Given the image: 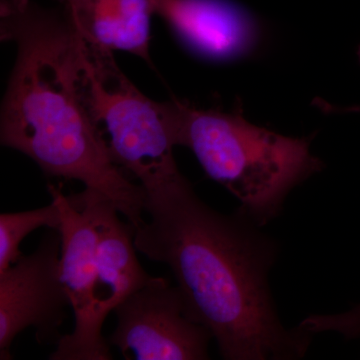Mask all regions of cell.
Here are the masks:
<instances>
[{
	"instance_id": "8992f818",
	"label": "cell",
	"mask_w": 360,
	"mask_h": 360,
	"mask_svg": "<svg viewBox=\"0 0 360 360\" xmlns=\"http://www.w3.org/2000/svg\"><path fill=\"white\" fill-rule=\"evenodd\" d=\"M117 326L108 342L125 359H210L213 336L187 307L179 286L153 277L115 309Z\"/></svg>"
},
{
	"instance_id": "30bf717a",
	"label": "cell",
	"mask_w": 360,
	"mask_h": 360,
	"mask_svg": "<svg viewBox=\"0 0 360 360\" xmlns=\"http://www.w3.org/2000/svg\"><path fill=\"white\" fill-rule=\"evenodd\" d=\"M60 210L56 200L51 205L27 212L1 213L0 215V272L8 269L22 255L23 239L40 227L58 229Z\"/></svg>"
},
{
	"instance_id": "5b68a950",
	"label": "cell",
	"mask_w": 360,
	"mask_h": 360,
	"mask_svg": "<svg viewBox=\"0 0 360 360\" xmlns=\"http://www.w3.org/2000/svg\"><path fill=\"white\" fill-rule=\"evenodd\" d=\"M49 191L60 210V277L75 319L72 333L61 336L49 359L111 360L110 342L103 335L106 316L101 307L96 226L73 194L65 195L54 184H49Z\"/></svg>"
},
{
	"instance_id": "8fae6325",
	"label": "cell",
	"mask_w": 360,
	"mask_h": 360,
	"mask_svg": "<svg viewBox=\"0 0 360 360\" xmlns=\"http://www.w3.org/2000/svg\"><path fill=\"white\" fill-rule=\"evenodd\" d=\"M298 328L311 335L335 333L345 340H360V303L341 314L309 315Z\"/></svg>"
},
{
	"instance_id": "3957f363",
	"label": "cell",
	"mask_w": 360,
	"mask_h": 360,
	"mask_svg": "<svg viewBox=\"0 0 360 360\" xmlns=\"http://www.w3.org/2000/svg\"><path fill=\"white\" fill-rule=\"evenodd\" d=\"M174 99L176 146L191 149L207 176L225 187L257 226L276 219L290 191L323 169L311 153V136L257 127L240 104L202 110Z\"/></svg>"
},
{
	"instance_id": "ba28073f",
	"label": "cell",
	"mask_w": 360,
	"mask_h": 360,
	"mask_svg": "<svg viewBox=\"0 0 360 360\" xmlns=\"http://www.w3.org/2000/svg\"><path fill=\"white\" fill-rule=\"evenodd\" d=\"M156 14L187 49L212 61L253 56L264 37L259 18L233 0H158Z\"/></svg>"
},
{
	"instance_id": "277c9868",
	"label": "cell",
	"mask_w": 360,
	"mask_h": 360,
	"mask_svg": "<svg viewBox=\"0 0 360 360\" xmlns=\"http://www.w3.org/2000/svg\"><path fill=\"white\" fill-rule=\"evenodd\" d=\"M82 79L90 115L117 167L146 193L186 179L174 158L172 99L148 98L118 68L112 51L86 42Z\"/></svg>"
},
{
	"instance_id": "9c48e42d",
	"label": "cell",
	"mask_w": 360,
	"mask_h": 360,
	"mask_svg": "<svg viewBox=\"0 0 360 360\" xmlns=\"http://www.w3.org/2000/svg\"><path fill=\"white\" fill-rule=\"evenodd\" d=\"M66 20L86 44L127 51L153 65L151 18L158 0H56Z\"/></svg>"
},
{
	"instance_id": "7a4b0ae2",
	"label": "cell",
	"mask_w": 360,
	"mask_h": 360,
	"mask_svg": "<svg viewBox=\"0 0 360 360\" xmlns=\"http://www.w3.org/2000/svg\"><path fill=\"white\" fill-rule=\"evenodd\" d=\"M0 30L2 40L18 46L2 104V146L27 155L49 176L103 194L136 229L144 221L146 193L115 165L90 115L84 40L63 11L32 0H1Z\"/></svg>"
},
{
	"instance_id": "6da1fadb",
	"label": "cell",
	"mask_w": 360,
	"mask_h": 360,
	"mask_svg": "<svg viewBox=\"0 0 360 360\" xmlns=\"http://www.w3.org/2000/svg\"><path fill=\"white\" fill-rule=\"evenodd\" d=\"M149 220L134 231L137 251L172 270L191 314L226 360L302 359L311 333L286 328L269 271L277 245L239 210L222 214L186 179L146 193Z\"/></svg>"
},
{
	"instance_id": "7c38bea8",
	"label": "cell",
	"mask_w": 360,
	"mask_h": 360,
	"mask_svg": "<svg viewBox=\"0 0 360 360\" xmlns=\"http://www.w3.org/2000/svg\"><path fill=\"white\" fill-rule=\"evenodd\" d=\"M315 105L326 113H349V112H360V105L345 106V108H340V106H335L333 104L328 103V101H323L321 98H315Z\"/></svg>"
},
{
	"instance_id": "52a82bcc",
	"label": "cell",
	"mask_w": 360,
	"mask_h": 360,
	"mask_svg": "<svg viewBox=\"0 0 360 360\" xmlns=\"http://www.w3.org/2000/svg\"><path fill=\"white\" fill-rule=\"evenodd\" d=\"M61 236L47 232L37 250L0 272V359H13L16 336L33 328L39 343L58 345L70 298L60 277Z\"/></svg>"
}]
</instances>
